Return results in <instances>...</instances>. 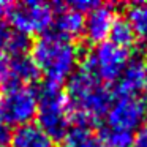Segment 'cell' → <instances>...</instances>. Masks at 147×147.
Returning <instances> with one entry per match:
<instances>
[{
    "instance_id": "1",
    "label": "cell",
    "mask_w": 147,
    "mask_h": 147,
    "mask_svg": "<svg viewBox=\"0 0 147 147\" xmlns=\"http://www.w3.org/2000/svg\"><path fill=\"white\" fill-rule=\"evenodd\" d=\"M65 95L70 106L71 122L81 127H90L106 117V112L114 100L106 84L86 68L74 71L70 76Z\"/></svg>"
},
{
    "instance_id": "2",
    "label": "cell",
    "mask_w": 147,
    "mask_h": 147,
    "mask_svg": "<svg viewBox=\"0 0 147 147\" xmlns=\"http://www.w3.org/2000/svg\"><path fill=\"white\" fill-rule=\"evenodd\" d=\"M30 59L46 82L60 84L74 73L79 52L71 40L49 32L36 38L30 48Z\"/></svg>"
},
{
    "instance_id": "3",
    "label": "cell",
    "mask_w": 147,
    "mask_h": 147,
    "mask_svg": "<svg viewBox=\"0 0 147 147\" xmlns=\"http://www.w3.org/2000/svg\"><path fill=\"white\" fill-rule=\"evenodd\" d=\"M36 119L38 127L45 130L52 139H62L70 130V106L60 84L45 82L38 90Z\"/></svg>"
},
{
    "instance_id": "4",
    "label": "cell",
    "mask_w": 147,
    "mask_h": 147,
    "mask_svg": "<svg viewBox=\"0 0 147 147\" xmlns=\"http://www.w3.org/2000/svg\"><path fill=\"white\" fill-rule=\"evenodd\" d=\"M38 95L30 86H13L0 92V120L8 127L32 123L36 117Z\"/></svg>"
},
{
    "instance_id": "5",
    "label": "cell",
    "mask_w": 147,
    "mask_h": 147,
    "mask_svg": "<svg viewBox=\"0 0 147 147\" xmlns=\"http://www.w3.org/2000/svg\"><path fill=\"white\" fill-rule=\"evenodd\" d=\"M130 59V49L120 48L112 41H101L90 51L82 68L105 84L115 82Z\"/></svg>"
},
{
    "instance_id": "6",
    "label": "cell",
    "mask_w": 147,
    "mask_h": 147,
    "mask_svg": "<svg viewBox=\"0 0 147 147\" xmlns=\"http://www.w3.org/2000/svg\"><path fill=\"white\" fill-rule=\"evenodd\" d=\"M54 5L46 2H24L10 7L7 16L10 19L11 29L22 32L26 35L32 33H48L54 21Z\"/></svg>"
},
{
    "instance_id": "7",
    "label": "cell",
    "mask_w": 147,
    "mask_h": 147,
    "mask_svg": "<svg viewBox=\"0 0 147 147\" xmlns=\"http://www.w3.org/2000/svg\"><path fill=\"white\" fill-rule=\"evenodd\" d=\"M146 119V103L138 96H115L106 112V128L133 133Z\"/></svg>"
},
{
    "instance_id": "8",
    "label": "cell",
    "mask_w": 147,
    "mask_h": 147,
    "mask_svg": "<svg viewBox=\"0 0 147 147\" xmlns=\"http://www.w3.org/2000/svg\"><path fill=\"white\" fill-rule=\"evenodd\" d=\"M115 10L112 5L100 3L92 11L87 13V18H84V30L82 33L89 41L101 43L106 36H109L112 26L115 22Z\"/></svg>"
},
{
    "instance_id": "9",
    "label": "cell",
    "mask_w": 147,
    "mask_h": 147,
    "mask_svg": "<svg viewBox=\"0 0 147 147\" xmlns=\"http://www.w3.org/2000/svg\"><path fill=\"white\" fill-rule=\"evenodd\" d=\"M147 86V65L141 59H130L115 81V96H136Z\"/></svg>"
},
{
    "instance_id": "10",
    "label": "cell",
    "mask_w": 147,
    "mask_h": 147,
    "mask_svg": "<svg viewBox=\"0 0 147 147\" xmlns=\"http://www.w3.org/2000/svg\"><path fill=\"white\" fill-rule=\"evenodd\" d=\"M54 21H52V33L73 41L84 30V16L76 10L65 5H54Z\"/></svg>"
},
{
    "instance_id": "11",
    "label": "cell",
    "mask_w": 147,
    "mask_h": 147,
    "mask_svg": "<svg viewBox=\"0 0 147 147\" xmlns=\"http://www.w3.org/2000/svg\"><path fill=\"white\" fill-rule=\"evenodd\" d=\"M11 147H54V139L36 123L18 127L11 133Z\"/></svg>"
},
{
    "instance_id": "12",
    "label": "cell",
    "mask_w": 147,
    "mask_h": 147,
    "mask_svg": "<svg viewBox=\"0 0 147 147\" xmlns=\"http://www.w3.org/2000/svg\"><path fill=\"white\" fill-rule=\"evenodd\" d=\"M62 141H63V147H100V141L93 134V131L89 127H81V125L70 127Z\"/></svg>"
},
{
    "instance_id": "13",
    "label": "cell",
    "mask_w": 147,
    "mask_h": 147,
    "mask_svg": "<svg viewBox=\"0 0 147 147\" xmlns=\"http://www.w3.org/2000/svg\"><path fill=\"white\" fill-rule=\"evenodd\" d=\"M127 18L136 36L147 40V2H136L130 5L127 11Z\"/></svg>"
},
{
    "instance_id": "14",
    "label": "cell",
    "mask_w": 147,
    "mask_h": 147,
    "mask_svg": "<svg viewBox=\"0 0 147 147\" xmlns=\"http://www.w3.org/2000/svg\"><path fill=\"white\" fill-rule=\"evenodd\" d=\"M109 38H111L109 41H112L114 45L130 49V46L136 41V33L127 19H115L114 26L109 32Z\"/></svg>"
},
{
    "instance_id": "15",
    "label": "cell",
    "mask_w": 147,
    "mask_h": 147,
    "mask_svg": "<svg viewBox=\"0 0 147 147\" xmlns=\"http://www.w3.org/2000/svg\"><path fill=\"white\" fill-rule=\"evenodd\" d=\"M133 133H125L111 128H103L100 133V147H131L133 142Z\"/></svg>"
},
{
    "instance_id": "16",
    "label": "cell",
    "mask_w": 147,
    "mask_h": 147,
    "mask_svg": "<svg viewBox=\"0 0 147 147\" xmlns=\"http://www.w3.org/2000/svg\"><path fill=\"white\" fill-rule=\"evenodd\" d=\"M32 48V40L29 35L22 32L11 29V33L8 36V41L5 45L3 52L8 55H27V52Z\"/></svg>"
},
{
    "instance_id": "17",
    "label": "cell",
    "mask_w": 147,
    "mask_h": 147,
    "mask_svg": "<svg viewBox=\"0 0 147 147\" xmlns=\"http://www.w3.org/2000/svg\"><path fill=\"white\" fill-rule=\"evenodd\" d=\"M70 8H73V10H76L78 13H89V11H92L95 7H98V2H89V0H76V2H70V3H67Z\"/></svg>"
},
{
    "instance_id": "18",
    "label": "cell",
    "mask_w": 147,
    "mask_h": 147,
    "mask_svg": "<svg viewBox=\"0 0 147 147\" xmlns=\"http://www.w3.org/2000/svg\"><path fill=\"white\" fill-rule=\"evenodd\" d=\"M131 147H147V123L138 130V133L133 136Z\"/></svg>"
},
{
    "instance_id": "19",
    "label": "cell",
    "mask_w": 147,
    "mask_h": 147,
    "mask_svg": "<svg viewBox=\"0 0 147 147\" xmlns=\"http://www.w3.org/2000/svg\"><path fill=\"white\" fill-rule=\"evenodd\" d=\"M11 139V130L3 120H0V147H5Z\"/></svg>"
},
{
    "instance_id": "20",
    "label": "cell",
    "mask_w": 147,
    "mask_h": 147,
    "mask_svg": "<svg viewBox=\"0 0 147 147\" xmlns=\"http://www.w3.org/2000/svg\"><path fill=\"white\" fill-rule=\"evenodd\" d=\"M10 7H11V3H7V2H0V18L5 16V14L8 13Z\"/></svg>"
}]
</instances>
